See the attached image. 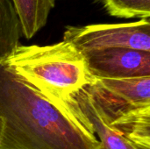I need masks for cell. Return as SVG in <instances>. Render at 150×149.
Here are the masks:
<instances>
[{"label":"cell","instance_id":"cell-1","mask_svg":"<svg viewBox=\"0 0 150 149\" xmlns=\"http://www.w3.org/2000/svg\"><path fill=\"white\" fill-rule=\"evenodd\" d=\"M0 149H102L97 136L0 66Z\"/></svg>","mask_w":150,"mask_h":149},{"label":"cell","instance_id":"cell-2","mask_svg":"<svg viewBox=\"0 0 150 149\" xmlns=\"http://www.w3.org/2000/svg\"><path fill=\"white\" fill-rule=\"evenodd\" d=\"M4 64L93 133L74 98L92 80L85 56L75 45L63 40L47 46L19 45Z\"/></svg>","mask_w":150,"mask_h":149},{"label":"cell","instance_id":"cell-3","mask_svg":"<svg viewBox=\"0 0 150 149\" xmlns=\"http://www.w3.org/2000/svg\"><path fill=\"white\" fill-rule=\"evenodd\" d=\"M63 40L75 45L82 53L110 48H129L150 52V20L120 24H92L67 26Z\"/></svg>","mask_w":150,"mask_h":149},{"label":"cell","instance_id":"cell-4","mask_svg":"<svg viewBox=\"0 0 150 149\" xmlns=\"http://www.w3.org/2000/svg\"><path fill=\"white\" fill-rule=\"evenodd\" d=\"M85 90L110 127L138 147L150 149V105L127 104L108 96L91 83Z\"/></svg>","mask_w":150,"mask_h":149},{"label":"cell","instance_id":"cell-5","mask_svg":"<svg viewBox=\"0 0 150 149\" xmlns=\"http://www.w3.org/2000/svg\"><path fill=\"white\" fill-rule=\"evenodd\" d=\"M94 78L127 79L150 76V52L110 48L83 53Z\"/></svg>","mask_w":150,"mask_h":149},{"label":"cell","instance_id":"cell-6","mask_svg":"<svg viewBox=\"0 0 150 149\" xmlns=\"http://www.w3.org/2000/svg\"><path fill=\"white\" fill-rule=\"evenodd\" d=\"M74 98L80 112L90 124L93 133L98 135L102 149H143L108 126L85 88L80 90Z\"/></svg>","mask_w":150,"mask_h":149},{"label":"cell","instance_id":"cell-7","mask_svg":"<svg viewBox=\"0 0 150 149\" xmlns=\"http://www.w3.org/2000/svg\"><path fill=\"white\" fill-rule=\"evenodd\" d=\"M91 84L108 96L137 106L150 105V76L127 79L94 78Z\"/></svg>","mask_w":150,"mask_h":149},{"label":"cell","instance_id":"cell-8","mask_svg":"<svg viewBox=\"0 0 150 149\" xmlns=\"http://www.w3.org/2000/svg\"><path fill=\"white\" fill-rule=\"evenodd\" d=\"M18 15L22 35L33 38L47 21L54 0H10Z\"/></svg>","mask_w":150,"mask_h":149},{"label":"cell","instance_id":"cell-9","mask_svg":"<svg viewBox=\"0 0 150 149\" xmlns=\"http://www.w3.org/2000/svg\"><path fill=\"white\" fill-rule=\"evenodd\" d=\"M21 26L10 0H0V66L20 45Z\"/></svg>","mask_w":150,"mask_h":149},{"label":"cell","instance_id":"cell-10","mask_svg":"<svg viewBox=\"0 0 150 149\" xmlns=\"http://www.w3.org/2000/svg\"><path fill=\"white\" fill-rule=\"evenodd\" d=\"M106 11L121 18H149L150 0H101Z\"/></svg>","mask_w":150,"mask_h":149},{"label":"cell","instance_id":"cell-11","mask_svg":"<svg viewBox=\"0 0 150 149\" xmlns=\"http://www.w3.org/2000/svg\"><path fill=\"white\" fill-rule=\"evenodd\" d=\"M54 1H56V0H54Z\"/></svg>","mask_w":150,"mask_h":149}]
</instances>
